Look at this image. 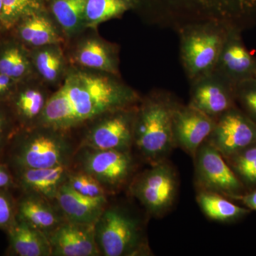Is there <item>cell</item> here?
Here are the masks:
<instances>
[{
	"label": "cell",
	"mask_w": 256,
	"mask_h": 256,
	"mask_svg": "<svg viewBox=\"0 0 256 256\" xmlns=\"http://www.w3.org/2000/svg\"><path fill=\"white\" fill-rule=\"evenodd\" d=\"M11 191L0 190V229L5 232L16 218V198Z\"/></svg>",
	"instance_id": "obj_33"
},
{
	"label": "cell",
	"mask_w": 256,
	"mask_h": 256,
	"mask_svg": "<svg viewBox=\"0 0 256 256\" xmlns=\"http://www.w3.org/2000/svg\"><path fill=\"white\" fill-rule=\"evenodd\" d=\"M6 232L10 256H52L48 237L18 217Z\"/></svg>",
	"instance_id": "obj_24"
},
{
	"label": "cell",
	"mask_w": 256,
	"mask_h": 256,
	"mask_svg": "<svg viewBox=\"0 0 256 256\" xmlns=\"http://www.w3.org/2000/svg\"><path fill=\"white\" fill-rule=\"evenodd\" d=\"M20 193L16 198V217L47 237L66 222L56 202L35 194Z\"/></svg>",
	"instance_id": "obj_19"
},
{
	"label": "cell",
	"mask_w": 256,
	"mask_h": 256,
	"mask_svg": "<svg viewBox=\"0 0 256 256\" xmlns=\"http://www.w3.org/2000/svg\"><path fill=\"white\" fill-rule=\"evenodd\" d=\"M195 182L200 191L214 192L238 200L246 188L220 152L205 141L194 156Z\"/></svg>",
	"instance_id": "obj_10"
},
{
	"label": "cell",
	"mask_w": 256,
	"mask_h": 256,
	"mask_svg": "<svg viewBox=\"0 0 256 256\" xmlns=\"http://www.w3.org/2000/svg\"><path fill=\"white\" fill-rule=\"evenodd\" d=\"M2 32H0V34H1V33H2Z\"/></svg>",
	"instance_id": "obj_39"
},
{
	"label": "cell",
	"mask_w": 256,
	"mask_h": 256,
	"mask_svg": "<svg viewBox=\"0 0 256 256\" xmlns=\"http://www.w3.org/2000/svg\"><path fill=\"white\" fill-rule=\"evenodd\" d=\"M52 92L37 76L18 82L8 104L18 128L38 124Z\"/></svg>",
	"instance_id": "obj_13"
},
{
	"label": "cell",
	"mask_w": 256,
	"mask_h": 256,
	"mask_svg": "<svg viewBox=\"0 0 256 256\" xmlns=\"http://www.w3.org/2000/svg\"><path fill=\"white\" fill-rule=\"evenodd\" d=\"M138 105L102 114L82 128L79 146L132 151Z\"/></svg>",
	"instance_id": "obj_9"
},
{
	"label": "cell",
	"mask_w": 256,
	"mask_h": 256,
	"mask_svg": "<svg viewBox=\"0 0 256 256\" xmlns=\"http://www.w3.org/2000/svg\"><path fill=\"white\" fill-rule=\"evenodd\" d=\"M18 80L0 73V102H8L14 94Z\"/></svg>",
	"instance_id": "obj_34"
},
{
	"label": "cell",
	"mask_w": 256,
	"mask_h": 256,
	"mask_svg": "<svg viewBox=\"0 0 256 256\" xmlns=\"http://www.w3.org/2000/svg\"><path fill=\"white\" fill-rule=\"evenodd\" d=\"M236 100L239 108L256 124V80L246 79L236 84Z\"/></svg>",
	"instance_id": "obj_31"
},
{
	"label": "cell",
	"mask_w": 256,
	"mask_h": 256,
	"mask_svg": "<svg viewBox=\"0 0 256 256\" xmlns=\"http://www.w3.org/2000/svg\"><path fill=\"white\" fill-rule=\"evenodd\" d=\"M206 142L226 159L256 142V124L235 106L216 119Z\"/></svg>",
	"instance_id": "obj_11"
},
{
	"label": "cell",
	"mask_w": 256,
	"mask_h": 256,
	"mask_svg": "<svg viewBox=\"0 0 256 256\" xmlns=\"http://www.w3.org/2000/svg\"><path fill=\"white\" fill-rule=\"evenodd\" d=\"M2 0H0V32H4L2 26Z\"/></svg>",
	"instance_id": "obj_37"
},
{
	"label": "cell",
	"mask_w": 256,
	"mask_h": 256,
	"mask_svg": "<svg viewBox=\"0 0 256 256\" xmlns=\"http://www.w3.org/2000/svg\"><path fill=\"white\" fill-rule=\"evenodd\" d=\"M50 0H2V22L4 31H9L25 16L48 10Z\"/></svg>",
	"instance_id": "obj_28"
},
{
	"label": "cell",
	"mask_w": 256,
	"mask_h": 256,
	"mask_svg": "<svg viewBox=\"0 0 256 256\" xmlns=\"http://www.w3.org/2000/svg\"><path fill=\"white\" fill-rule=\"evenodd\" d=\"M9 32L28 50L68 42L48 10L25 16Z\"/></svg>",
	"instance_id": "obj_17"
},
{
	"label": "cell",
	"mask_w": 256,
	"mask_h": 256,
	"mask_svg": "<svg viewBox=\"0 0 256 256\" xmlns=\"http://www.w3.org/2000/svg\"><path fill=\"white\" fill-rule=\"evenodd\" d=\"M178 102L171 92L158 89L138 104L133 148L150 165L166 160L175 148L173 114Z\"/></svg>",
	"instance_id": "obj_4"
},
{
	"label": "cell",
	"mask_w": 256,
	"mask_h": 256,
	"mask_svg": "<svg viewBox=\"0 0 256 256\" xmlns=\"http://www.w3.org/2000/svg\"><path fill=\"white\" fill-rule=\"evenodd\" d=\"M96 244L104 256H146L149 254L142 224L120 206L109 204L95 224Z\"/></svg>",
	"instance_id": "obj_6"
},
{
	"label": "cell",
	"mask_w": 256,
	"mask_h": 256,
	"mask_svg": "<svg viewBox=\"0 0 256 256\" xmlns=\"http://www.w3.org/2000/svg\"><path fill=\"white\" fill-rule=\"evenodd\" d=\"M0 190H18L12 172L0 160Z\"/></svg>",
	"instance_id": "obj_35"
},
{
	"label": "cell",
	"mask_w": 256,
	"mask_h": 256,
	"mask_svg": "<svg viewBox=\"0 0 256 256\" xmlns=\"http://www.w3.org/2000/svg\"><path fill=\"white\" fill-rule=\"evenodd\" d=\"M52 256H100L95 224L66 222L48 236Z\"/></svg>",
	"instance_id": "obj_16"
},
{
	"label": "cell",
	"mask_w": 256,
	"mask_h": 256,
	"mask_svg": "<svg viewBox=\"0 0 256 256\" xmlns=\"http://www.w3.org/2000/svg\"><path fill=\"white\" fill-rule=\"evenodd\" d=\"M18 129L8 102H0V160Z\"/></svg>",
	"instance_id": "obj_32"
},
{
	"label": "cell",
	"mask_w": 256,
	"mask_h": 256,
	"mask_svg": "<svg viewBox=\"0 0 256 256\" xmlns=\"http://www.w3.org/2000/svg\"><path fill=\"white\" fill-rule=\"evenodd\" d=\"M250 210H256V188L248 192L238 198Z\"/></svg>",
	"instance_id": "obj_36"
},
{
	"label": "cell",
	"mask_w": 256,
	"mask_h": 256,
	"mask_svg": "<svg viewBox=\"0 0 256 256\" xmlns=\"http://www.w3.org/2000/svg\"><path fill=\"white\" fill-rule=\"evenodd\" d=\"M149 24L176 33L194 24L216 22L240 32L256 25V0H136Z\"/></svg>",
	"instance_id": "obj_2"
},
{
	"label": "cell",
	"mask_w": 256,
	"mask_h": 256,
	"mask_svg": "<svg viewBox=\"0 0 256 256\" xmlns=\"http://www.w3.org/2000/svg\"><path fill=\"white\" fill-rule=\"evenodd\" d=\"M188 105L214 119L237 106L236 85L216 70L190 82Z\"/></svg>",
	"instance_id": "obj_12"
},
{
	"label": "cell",
	"mask_w": 256,
	"mask_h": 256,
	"mask_svg": "<svg viewBox=\"0 0 256 256\" xmlns=\"http://www.w3.org/2000/svg\"><path fill=\"white\" fill-rule=\"evenodd\" d=\"M72 166L92 175L114 195L128 186L136 174L137 165L132 151L79 146Z\"/></svg>",
	"instance_id": "obj_7"
},
{
	"label": "cell",
	"mask_w": 256,
	"mask_h": 256,
	"mask_svg": "<svg viewBox=\"0 0 256 256\" xmlns=\"http://www.w3.org/2000/svg\"><path fill=\"white\" fill-rule=\"evenodd\" d=\"M0 73L18 82L36 76L30 50L9 31L0 34Z\"/></svg>",
	"instance_id": "obj_23"
},
{
	"label": "cell",
	"mask_w": 256,
	"mask_h": 256,
	"mask_svg": "<svg viewBox=\"0 0 256 256\" xmlns=\"http://www.w3.org/2000/svg\"><path fill=\"white\" fill-rule=\"evenodd\" d=\"M254 78H255V79H256V73H255V74H254Z\"/></svg>",
	"instance_id": "obj_38"
},
{
	"label": "cell",
	"mask_w": 256,
	"mask_h": 256,
	"mask_svg": "<svg viewBox=\"0 0 256 256\" xmlns=\"http://www.w3.org/2000/svg\"><path fill=\"white\" fill-rule=\"evenodd\" d=\"M75 132L37 124L18 128L1 160L12 172L28 169L70 166L78 151Z\"/></svg>",
	"instance_id": "obj_3"
},
{
	"label": "cell",
	"mask_w": 256,
	"mask_h": 256,
	"mask_svg": "<svg viewBox=\"0 0 256 256\" xmlns=\"http://www.w3.org/2000/svg\"><path fill=\"white\" fill-rule=\"evenodd\" d=\"M230 28L206 22L188 25L178 32L180 60L190 82L214 70Z\"/></svg>",
	"instance_id": "obj_5"
},
{
	"label": "cell",
	"mask_w": 256,
	"mask_h": 256,
	"mask_svg": "<svg viewBox=\"0 0 256 256\" xmlns=\"http://www.w3.org/2000/svg\"><path fill=\"white\" fill-rule=\"evenodd\" d=\"M242 34L236 28L229 30L214 69L236 85L254 78L256 70V58L244 44Z\"/></svg>",
	"instance_id": "obj_18"
},
{
	"label": "cell",
	"mask_w": 256,
	"mask_h": 256,
	"mask_svg": "<svg viewBox=\"0 0 256 256\" xmlns=\"http://www.w3.org/2000/svg\"><path fill=\"white\" fill-rule=\"evenodd\" d=\"M86 0H50L48 10L64 36L73 40L86 30L85 6Z\"/></svg>",
	"instance_id": "obj_25"
},
{
	"label": "cell",
	"mask_w": 256,
	"mask_h": 256,
	"mask_svg": "<svg viewBox=\"0 0 256 256\" xmlns=\"http://www.w3.org/2000/svg\"><path fill=\"white\" fill-rule=\"evenodd\" d=\"M128 188L131 196L139 201L150 215L159 217L174 204L178 178L174 170L164 160L134 175Z\"/></svg>",
	"instance_id": "obj_8"
},
{
	"label": "cell",
	"mask_w": 256,
	"mask_h": 256,
	"mask_svg": "<svg viewBox=\"0 0 256 256\" xmlns=\"http://www.w3.org/2000/svg\"><path fill=\"white\" fill-rule=\"evenodd\" d=\"M70 65L120 76L119 46L98 35L89 34L77 40L70 54Z\"/></svg>",
	"instance_id": "obj_14"
},
{
	"label": "cell",
	"mask_w": 256,
	"mask_h": 256,
	"mask_svg": "<svg viewBox=\"0 0 256 256\" xmlns=\"http://www.w3.org/2000/svg\"><path fill=\"white\" fill-rule=\"evenodd\" d=\"M225 160L246 188H256V142Z\"/></svg>",
	"instance_id": "obj_29"
},
{
	"label": "cell",
	"mask_w": 256,
	"mask_h": 256,
	"mask_svg": "<svg viewBox=\"0 0 256 256\" xmlns=\"http://www.w3.org/2000/svg\"><path fill=\"white\" fill-rule=\"evenodd\" d=\"M64 45L52 44L30 50L35 74L50 88L62 85L70 64Z\"/></svg>",
	"instance_id": "obj_22"
},
{
	"label": "cell",
	"mask_w": 256,
	"mask_h": 256,
	"mask_svg": "<svg viewBox=\"0 0 256 256\" xmlns=\"http://www.w3.org/2000/svg\"><path fill=\"white\" fill-rule=\"evenodd\" d=\"M136 0H86V28L96 30L99 24L121 18L128 11L136 10Z\"/></svg>",
	"instance_id": "obj_27"
},
{
	"label": "cell",
	"mask_w": 256,
	"mask_h": 256,
	"mask_svg": "<svg viewBox=\"0 0 256 256\" xmlns=\"http://www.w3.org/2000/svg\"><path fill=\"white\" fill-rule=\"evenodd\" d=\"M196 200L204 214L210 220L217 222H234L250 212L249 208L239 206L227 197L214 192L200 191Z\"/></svg>",
	"instance_id": "obj_26"
},
{
	"label": "cell",
	"mask_w": 256,
	"mask_h": 256,
	"mask_svg": "<svg viewBox=\"0 0 256 256\" xmlns=\"http://www.w3.org/2000/svg\"><path fill=\"white\" fill-rule=\"evenodd\" d=\"M64 216L74 223L95 224L109 204L108 197L84 196L64 183L55 200Z\"/></svg>",
	"instance_id": "obj_20"
},
{
	"label": "cell",
	"mask_w": 256,
	"mask_h": 256,
	"mask_svg": "<svg viewBox=\"0 0 256 256\" xmlns=\"http://www.w3.org/2000/svg\"><path fill=\"white\" fill-rule=\"evenodd\" d=\"M141 98L120 76L70 65L37 124L76 132L102 114L138 105Z\"/></svg>",
	"instance_id": "obj_1"
},
{
	"label": "cell",
	"mask_w": 256,
	"mask_h": 256,
	"mask_svg": "<svg viewBox=\"0 0 256 256\" xmlns=\"http://www.w3.org/2000/svg\"><path fill=\"white\" fill-rule=\"evenodd\" d=\"M66 183L75 191L89 197H109L108 192L96 178L72 166Z\"/></svg>",
	"instance_id": "obj_30"
},
{
	"label": "cell",
	"mask_w": 256,
	"mask_h": 256,
	"mask_svg": "<svg viewBox=\"0 0 256 256\" xmlns=\"http://www.w3.org/2000/svg\"><path fill=\"white\" fill-rule=\"evenodd\" d=\"M70 166H58L46 169L18 170L13 173L18 190L35 194L55 202L60 186L66 182Z\"/></svg>",
	"instance_id": "obj_21"
},
{
	"label": "cell",
	"mask_w": 256,
	"mask_h": 256,
	"mask_svg": "<svg viewBox=\"0 0 256 256\" xmlns=\"http://www.w3.org/2000/svg\"><path fill=\"white\" fill-rule=\"evenodd\" d=\"M215 119L192 106L178 102L173 114V136L175 146L194 158L197 150L210 136Z\"/></svg>",
	"instance_id": "obj_15"
}]
</instances>
